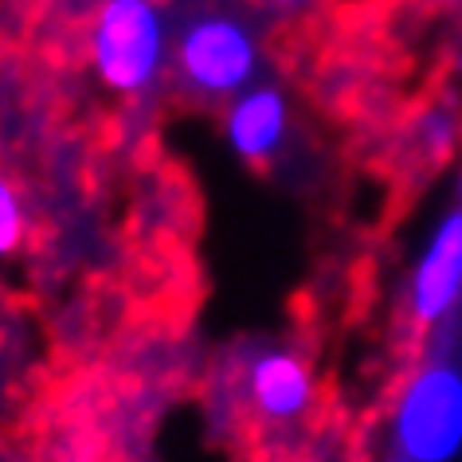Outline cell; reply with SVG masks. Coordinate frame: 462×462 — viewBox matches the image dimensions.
I'll return each instance as SVG.
<instances>
[{
	"instance_id": "cell-1",
	"label": "cell",
	"mask_w": 462,
	"mask_h": 462,
	"mask_svg": "<svg viewBox=\"0 0 462 462\" xmlns=\"http://www.w3.org/2000/svg\"><path fill=\"white\" fill-rule=\"evenodd\" d=\"M384 462H462V356L431 349L400 376Z\"/></svg>"
},
{
	"instance_id": "cell-2",
	"label": "cell",
	"mask_w": 462,
	"mask_h": 462,
	"mask_svg": "<svg viewBox=\"0 0 462 462\" xmlns=\"http://www.w3.org/2000/svg\"><path fill=\"white\" fill-rule=\"evenodd\" d=\"M90 63L118 95H145L172 63L169 16L157 0H102L90 24Z\"/></svg>"
},
{
	"instance_id": "cell-3",
	"label": "cell",
	"mask_w": 462,
	"mask_h": 462,
	"mask_svg": "<svg viewBox=\"0 0 462 462\" xmlns=\"http://www.w3.org/2000/svg\"><path fill=\"white\" fill-rule=\"evenodd\" d=\"M172 71L208 102H231L259 83L263 43L247 20L231 13H200L172 36Z\"/></svg>"
},
{
	"instance_id": "cell-4",
	"label": "cell",
	"mask_w": 462,
	"mask_h": 462,
	"mask_svg": "<svg viewBox=\"0 0 462 462\" xmlns=\"http://www.w3.org/2000/svg\"><path fill=\"white\" fill-rule=\"evenodd\" d=\"M403 318L415 333H443L462 314V212L447 208L408 263L400 291Z\"/></svg>"
},
{
	"instance_id": "cell-5",
	"label": "cell",
	"mask_w": 462,
	"mask_h": 462,
	"mask_svg": "<svg viewBox=\"0 0 462 462\" xmlns=\"http://www.w3.org/2000/svg\"><path fill=\"white\" fill-rule=\"evenodd\" d=\"M239 396L263 427H298L318 408V373L294 345H255L239 365Z\"/></svg>"
},
{
	"instance_id": "cell-6",
	"label": "cell",
	"mask_w": 462,
	"mask_h": 462,
	"mask_svg": "<svg viewBox=\"0 0 462 462\" xmlns=\"http://www.w3.org/2000/svg\"><path fill=\"white\" fill-rule=\"evenodd\" d=\"M291 137V102L282 87L251 83L244 95H236L224 110V142L247 165H267L282 153Z\"/></svg>"
},
{
	"instance_id": "cell-7",
	"label": "cell",
	"mask_w": 462,
	"mask_h": 462,
	"mask_svg": "<svg viewBox=\"0 0 462 462\" xmlns=\"http://www.w3.org/2000/svg\"><path fill=\"white\" fill-rule=\"evenodd\" d=\"M28 236V216H24V200H20L16 184L8 177H0V259L16 255L20 244Z\"/></svg>"
},
{
	"instance_id": "cell-8",
	"label": "cell",
	"mask_w": 462,
	"mask_h": 462,
	"mask_svg": "<svg viewBox=\"0 0 462 462\" xmlns=\"http://www.w3.org/2000/svg\"><path fill=\"white\" fill-rule=\"evenodd\" d=\"M267 5H271V8H302L306 0H267Z\"/></svg>"
},
{
	"instance_id": "cell-9",
	"label": "cell",
	"mask_w": 462,
	"mask_h": 462,
	"mask_svg": "<svg viewBox=\"0 0 462 462\" xmlns=\"http://www.w3.org/2000/svg\"><path fill=\"white\" fill-rule=\"evenodd\" d=\"M455 208L462 212V177H458V196H455Z\"/></svg>"
},
{
	"instance_id": "cell-10",
	"label": "cell",
	"mask_w": 462,
	"mask_h": 462,
	"mask_svg": "<svg viewBox=\"0 0 462 462\" xmlns=\"http://www.w3.org/2000/svg\"><path fill=\"white\" fill-rule=\"evenodd\" d=\"M439 5H462V0H439Z\"/></svg>"
}]
</instances>
